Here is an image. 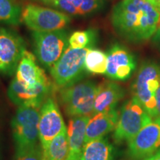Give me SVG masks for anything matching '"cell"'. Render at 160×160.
Masks as SVG:
<instances>
[{
    "label": "cell",
    "mask_w": 160,
    "mask_h": 160,
    "mask_svg": "<svg viewBox=\"0 0 160 160\" xmlns=\"http://www.w3.org/2000/svg\"><path fill=\"white\" fill-rule=\"evenodd\" d=\"M160 149V119H153L128 142V154L133 160H144Z\"/></svg>",
    "instance_id": "cell-10"
},
{
    "label": "cell",
    "mask_w": 160,
    "mask_h": 160,
    "mask_svg": "<svg viewBox=\"0 0 160 160\" xmlns=\"http://www.w3.org/2000/svg\"><path fill=\"white\" fill-rule=\"evenodd\" d=\"M160 86V66L148 62L140 68L132 91L140 104L153 119L157 118L156 93Z\"/></svg>",
    "instance_id": "cell-6"
},
{
    "label": "cell",
    "mask_w": 160,
    "mask_h": 160,
    "mask_svg": "<svg viewBox=\"0 0 160 160\" xmlns=\"http://www.w3.org/2000/svg\"><path fill=\"white\" fill-rule=\"evenodd\" d=\"M90 48H73L69 47L50 73L55 85L59 88L68 87L81 81L88 73L85 69L86 54Z\"/></svg>",
    "instance_id": "cell-5"
},
{
    "label": "cell",
    "mask_w": 160,
    "mask_h": 160,
    "mask_svg": "<svg viewBox=\"0 0 160 160\" xmlns=\"http://www.w3.org/2000/svg\"><path fill=\"white\" fill-rule=\"evenodd\" d=\"M119 115V112L113 109L92 116L86 127L85 144L105 137L110 132L114 131Z\"/></svg>",
    "instance_id": "cell-15"
},
{
    "label": "cell",
    "mask_w": 160,
    "mask_h": 160,
    "mask_svg": "<svg viewBox=\"0 0 160 160\" xmlns=\"http://www.w3.org/2000/svg\"><path fill=\"white\" fill-rule=\"evenodd\" d=\"M91 117H77L71 118L69 122V150L65 160H82L85 146V130Z\"/></svg>",
    "instance_id": "cell-17"
},
{
    "label": "cell",
    "mask_w": 160,
    "mask_h": 160,
    "mask_svg": "<svg viewBox=\"0 0 160 160\" xmlns=\"http://www.w3.org/2000/svg\"><path fill=\"white\" fill-rule=\"evenodd\" d=\"M111 22L119 36L139 42L150 39L160 28V10L148 0H122L113 8Z\"/></svg>",
    "instance_id": "cell-1"
},
{
    "label": "cell",
    "mask_w": 160,
    "mask_h": 160,
    "mask_svg": "<svg viewBox=\"0 0 160 160\" xmlns=\"http://www.w3.org/2000/svg\"><path fill=\"white\" fill-rule=\"evenodd\" d=\"M104 0H57L49 6L68 16H88L99 11Z\"/></svg>",
    "instance_id": "cell-18"
},
{
    "label": "cell",
    "mask_w": 160,
    "mask_h": 160,
    "mask_svg": "<svg viewBox=\"0 0 160 160\" xmlns=\"http://www.w3.org/2000/svg\"><path fill=\"white\" fill-rule=\"evenodd\" d=\"M16 78L24 85L29 88L51 82L45 71L37 65L35 55L27 50L24 51L18 65Z\"/></svg>",
    "instance_id": "cell-14"
},
{
    "label": "cell",
    "mask_w": 160,
    "mask_h": 160,
    "mask_svg": "<svg viewBox=\"0 0 160 160\" xmlns=\"http://www.w3.org/2000/svg\"><path fill=\"white\" fill-rule=\"evenodd\" d=\"M107 53L97 49L90 48L86 54L85 66L88 73L105 74L107 70Z\"/></svg>",
    "instance_id": "cell-22"
},
{
    "label": "cell",
    "mask_w": 160,
    "mask_h": 160,
    "mask_svg": "<svg viewBox=\"0 0 160 160\" xmlns=\"http://www.w3.org/2000/svg\"><path fill=\"white\" fill-rule=\"evenodd\" d=\"M33 1H36V2H41L44 4V5H50L51 4H52L53 2L57 1V0H33Z\"/></svg>",
    "instance_id": "cell-28"
},
{
    "label": "cell",
    "mask_w": 160,
    "mask_h": 160,
    "mask_svg": "<svg viewBox=\"0 0 160 160\" xmlns=\"http://www.w3.org/2000/svg\"><path fill=\"white\" fill-rule=\"evenodd\" d=\"M116 156L114 146L102 137L85 144L82 160H115Z\"/></svg>",
    "instance_id": "cell-19"
},
{
    "label": "cell",
    "mask_w": 160,
    "mask_h": 160,
    "mask_svg": "<svg viewBox=\"0 0 160 160\" xmlns=\"http://www.w3.org/2000/svg\"><path fill=\"white\" fill-rule=\"evenodd\" d=\"M125 96V90L117 83L105 81L97 86L93 115L116 109Z\"/></svg>",
    "instance_id": "cell-16"
},
{
    "label": "cell",
    "mask_w": 160,
    "mask_h": 160,
    "mask_svg": "<svg viewBox=\"0 0 160 160\" xmlns=\"http://www.w3.org/2000/svg\"><path fill=\"white\" fill-rule=\"evenodd\" d=\"M21 17L22 9L16 0H0V24L18 25Z\"/></svg>",
    "instance_id": "cell-21"
},
{
    "label": "cell",
    "mask_w": 160,
    "mask_h": 160,
    "mask_svg": "<svg viewBox=\"0 0 160 160\" xmlns=\"http://www.w3.org/2000/svg\"><path fill=\"white\" fill-rule=\"evenodd\" d=\"M97 86L94 82L85 80L60 88V101L66 114L71 118L92 117Z\"/></svg>",
    "instance_id": "cell-2"
},
{
    "label": "cell",
    "mask_w": 160,
    "mask_h": 160,
    "mask_svg": "<svg viewBox=\"0 0 160 160\" xmlns=\"http://www.w3.org/2000/svg\"><path fill=\"white\" fill-rule=\"evenodd\" d=\"M42 104H29L18 107L11 121L16 151L39 144V119Z\"/></svg>",
    "instance_id": "cell-3"
},
{
    "label": "cell",
    "mask_w": 160,
    "mask_h": 160,
    "mask_svg": "<svg viewBox=\"0 0 160 160\" xmlns=\"http://www.w3.org/2000/svg\"><path fill=\"white\" fill-rule=\"evenodd\" d=\"M97 33L93 30L76 31L69 37L70 47L73 48H92L96 42Z\"/></svg>",
    "instance_id": "cell-23"
},
{
    "label": "cell",
    "mask_w": 160,
    "mask_h": 160,
    "mask_svg": "<svg viewBox=\"0 0 160 160\" xmlns=\"http://www.w3.org/2000/svg\"><path fill=\"white\" fill-rule=\"evenodd\" d=\"M68 128L53 138L42 148L44 160H65L68 154Z\"/></svg>",
    "instance_id": "cell-20"
},
{
    "label": "cell",
    "mask_w": 160,
    "mask_h": 160,
    "mask_svg": "<svg viewBox=\"0 0 160 160\" xmlns=\"http://www.w3.org/2000/svg\"><path fill=\"white\" fill-rule=\"evenodd\" d=\"M153 42L160 50V28L156 31L154 34H153Z\"/></svg>",
    "instance_id": "cell-26"
},
{
    "label": "cell",
    "mask_w": 160,
    "mask_h": 160,
    "mask_svg": "<svg viewBox=\"0 0 160 160\" xmlns=\"http://www.w3.org/2000/svg\"><path fill=\"white\" fill-rule=\"evenodd\" d=\"M21 21L33 31L64 29L71 22L70 16L54 8L28 4L22 11Z\"/></svg>",
    "instance_id": "cell-8"
},
{
    "label": "cell",
    "mask_w": 160,
    "mask_h": 160,
    "mask_svg": "<svg viewBox=\"0 0 160 160\" xmlns=\"http://www.w3.org/2000/svg\"><path fill=\"white\" fill-rule=\"evenodd\" d=\"M13 160H44L41 144L28 148L16 151Z\"/></svg>",
    "instance_id": "cell-24"
},
{
    "label": "cell",
    "mask_w": 160,
    "mask_h": 160,
    "mask_svg": "<svg viewBox=\"0 0 160 160\" xmlns=\"http://www.w3.org/2000/svg\"><path fill=\"white\" fill-rule=\"evenodd\" d=\"M67 130L61 112L54 99L49 97L42 105L39 119V137L42 148L62 132Z\"/></svg>",
    "instance_id": "cell-11"
},
{
    "label": "cell",
    "mask_w": 160,
    "mask_h": 160,
    "mask_svg": "<svg viewBox=\"0 0 160 160\" xmlns=\"http://www.w3.org/2000/svg\"><path fill=\"white\" fill-rule=\"evenodd\" d=\"M152 5L157 7L158 9L160 10V0H148Z\"/></svg>",
    "instance_id": "cell-29"
},
{
    "label": "cell",
    "mask_w": 160,
    "mask_h": 160,
    "mask_svg": "<svg viewBox=\"0 0 160 160\" xmlns=\"http://www.w3.org/2000/svg\"><path fill=\"white\" fill-rule=\"evenodd\" d=\"M156 102H157V118L160 119V86L158 88L157 93H156Z\"/></svg>",
    "instance_id": "cell-25"
},
{
    "label": "cell",
    "mask_w": 160,
    "mask_h": 160,
    "mask_svg": "<svg viewBox=\"0 0 160 160\" xmlns=\"http://www.w3.org/2000/svg\"><path fill=\"white\" fill-rule=\"evenodd\" d=\"M153 121L135 97L128 100L120 111L113 137L117 143L128 142L148 124Z\"/></svg>",
    "instance_id": "cell-7"
},
{
    "label": "cell",
    "mask_w": 160,
    "mask_h": 160,
    "mask_svg": "<svg viewBox=\"0 0 160 160\" xmlns=\"http://www.w3.org/2000/svg\"><path fill=\"white\" fill-rule=\"evenodd\" d=\"M108 64L105 75L109 79L124 81L131 77L136 68L134 57L128 50L115 44L107 53Z\"/></svg>",
    "instance_id": "cell-12"
},
{
    "label": "cell",
    "mask_w": 160,
    "mask_h": 160,
    "mask_svg": "<svg viewBox=\"0 0 160 160\" xmlns=\"http://www.w3.org/2000/svg\"><path fill=\"white\" fill-rule=\"evenodd\" d=\"M144 160H160V149L153 156H151V157L147 158V159Z\"/></svg>",
    "instance_id": "cell-27"
},
{
    "label": "cell",
    "mask_w": 160,
    "mask_h": 160,
    "mask_svg": "<svg viewBox=\"0 0 160 160\" xmlns=\"http://www.w3.org/2000/svg\"><path fill=\"white\" fill-rule=\"evenodd\" d=\"M25 50V42L17 32L0 26V74L13 75Z\"/></svg>",
    "instance_id": "cell-9"
},
{
    "label": "cell",
    "mask_w": 160,
    "mask_h": 160,
    "mask_svg": "<svg viewBox=\"0 0 160 160\" xmlns=\"http://www.w3.org/2000/svg\"><path fill=\"white\" fill-rule=\"evenodd\" d=\"M32 38L36 58L49 71L70 47L68 33L64 29L33 31Z\"/></svg>",
    "instance_id": "cell-4"
},
{
    "label": "cell",
    "mask_w": 160,
    "mask_h": 160,
    "mask_svg": "<svg viewBox=\"0 0 160 160\" xmlns=\"http://www.w3.org/2000/svg\"><path fill=\"white\" fill-rule=\"evenodd\" d=\"M51 91V82L29 88L18 81L15 77L10 83L8 97L18 107L29 104H43L46 99L49 97Z\"/></svg>",
    "instance_id": "cell-13"
}]
</instances>
